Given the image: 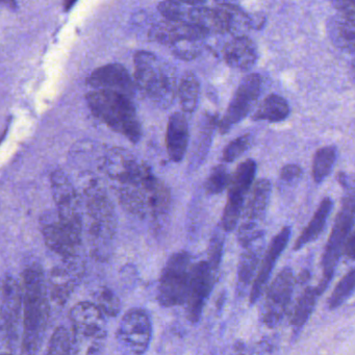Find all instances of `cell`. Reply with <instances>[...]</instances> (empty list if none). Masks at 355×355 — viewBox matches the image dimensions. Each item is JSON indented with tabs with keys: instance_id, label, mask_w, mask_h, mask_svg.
<instances>
[{
	"instance_id": "cell-30",
	"label": "cell",
	"mask_w": 355,
	"mask_h": 355,
	"mask_svg": "<svg viewBox=\"0 0 355 355\" xmlns=\"http://www.w3.org/2000/svg\"><path fill=\"white\" fill-rule=\"evenodd\" d=\"M334 146H325L315 153L313 161V178L315 184H322L331 173L338 157Z\"/></svg>"
},
{
	"instance_id": "cell-34",
	"label": "cell",
	"mask_w": 355,
	"mask_h": 355,
	"mask_svg": "<svg viewBox=\"0 0 355 355\" xmlns=\"http://www.w3.org/2000/svg\"><path fill=\"white\" fill-rule=\"evenodd\" d=\"M95 303L107 317H117L121 311V302L111 288L101 286L94 293Z\"/></svg>"
},
{
	"instance_id": "cell-29",
	"label": "cell",
	"mask_w": 355,
	"mask_h": 355,
	"mask_svg": "<svg viewBox=\"0 0 355 355\" xmlns=\"http://www.w3.org/2000/svg\"><path fill=\"white\" fill-rule=\"evenodd\" d=\"M220 7L224 14L226 33H230L234 37L246 36L248 31L252 28L251 18L236 6L221 3Z\"/></svg>"
},
{
	"instance_id": "cell-23",
	"label": "cell",
	"mask_w": 355,
	"mask_h": 355,
	"mask_svg": "<svg viewBox=\"0 0 355 355\" xmlns=\"http://www.w3.org/2000/svg\"><path fill=\"white\" fill-rule=\"evenodd\" d=\"M168 155L171 161L180 163L187 153L189 144V126L182 113H175L168 122L166 136Z\"/></svg>"
},
{
	"instance_id": "cell-28",
	"label": "cell",
	"mask_w": 355,
	"mask_h": 355,
	"mask_svg": "<svg viewBox=\"0 0 355 355\" xmlns=\"http://www.w3.org/2000/svg\"><path fill=\"white\" fill-rule=\"evenodd\" d=\"M290 105L284 97L272 94L266 97L253 114L255 121L280 122L290 115Z\"/></svg>"
},
{
	"instance_id": "cell-16",
	"label": "cell",
	"mask_w": 355,
	"mask_h": 355,
	"mask_svg": "<svg viewBox=\"0 0 355 355\" xmlns=\"http://www.w3.org/2000/svg\"><path fill=\"white\" fill-rule=\"evenodd\" d=\"M217 275L209 266V261H200L193 266L190 288L187 297V318L191 323L200 320L205 302L211 295Z\"/></svg>"
},
{
	"instance_id": "cell-24",
	"label": "cell",
	"mask_w": 355,
	"mask_h": 355,
	"mask_svg": "<svg viewBox=\"0 0 355 355\" xmlns=\"http://www.w3.org/2000/svg\"><path fill=\"white\" fill-rule=\"evenodd\" d=\"M327 33L334 46L355 51V17L336 14L328 20Z\"/></svg>"
},
{
	"instance_id": "cell-12",
	"label": "cell",
	"mask_w": 355,
	"mask_h": 355,
	"mask_svg": "<svg viewBox=\"0 0 355 355\" xmlns=\"http://www.w3.org/2000/svg\"><path fill=\"white\" fill-rule=\"evenodd\" d=\"M296 277L290 267L284 268L266 291L261 317L263 325L275 328L282 323L292 299Z\"/></svg>"
},
{
	"instance_id": "cell-21",
	"label": "cell",
	"mask_w": 355,
	"mask_h": 355,
	"mask_svg": "<svg viewBox=\"0 0 355 355\" xmlns=\"http://www.w3.org/2000/svg\"><path fill=\"white\" fill-rule=\"evenodd\" d=\"M205 28L188 22L171 21L157 24L149 32V38L161 44L171 45L182 40L202 41L209 35Z\"/></svg>"
},
{
	"instance_id": "cell-2",
	"label": "cell",
	"mask_w": 355,
	"mask_h": 355,
	"mask_svg": "<svg viewBox=\"0 0 355 355\" xmlns=\"http://www.w3.org/2000/svg\"><path fill=\"white\" fill-rule=\"evenodd\" d=\"M24 331L21 352L35 354L40 351L51 315L49 292L44 272L39 263L26 266L24 274Z\"/></svg>"
},
{
	"instance_id": "cell-19",
	"label": "cell",
	"mask_w": 355,
	"mask_h": 355,
	"mask_svg": "<svg viewBox=\"0 0 355 355\" xmlns=\"http://www.w3.org/2000/svg\"><path fill=\"white\" fill-rule=\"evenodd\" d=\"M291 236H292V228L290 226H284L273 239H272L271 244L268 247L266 251L265 257L261 261V267L257 271V277L254 278L252 288H251L250 304H254L261 298L263 291L266 290L268 282H269L270 276L272 271L275 268L279 257H282L286 247L290 242Z\"/></svg>"
},
{
	"instance_id": "cell-3",
	"label": "cell",
	"mask_w": 355,
	"mask_h": 355,
	"mask_svg": "<svg viewBox=\"0 0 355 355\" xmlns=\"http://www.w3.org/2000/svg\"><path fill=\"white\" fill-rule=\"evenodd\" d=\"M89 242L91 253L99 261L110 257L112 242L117 230V216L111 199L98 182H89L85 189Z\"/></svg>"
},
{
	"instance_id": "cell-43",
	"label": "cell",
	"mask_w": 355,
	"mask_h": 355,
	"mask_svg": "<svg viewBox=\"0 0 355 355\" xmlns=\"http://www.w3.org/2000/svg\"><path fill=\"white\" fill-rule=\"evenodd\" d=\"M309 278H311V272H309V270H303V271L299 273L296 282L303 284L304 282H309Z\"/></svg>"
},
{
	"instance_id": "cell-10",
	"label": "cell",
	"mask_w": 355,
	"mask_h": 355,
	"mask_svg": "<svg viewBox=\"0 0 355 355\" xmlns=\"http://www.w3.org/2000/svg\"><path fill=\"white\" fill-rule=\"evenodd\" d=\"M271 192V182L267 178H261L253 184L246 207L243 209L241 217L242 222L236 234L239 244L243 248L263 238V230L261 227V223L265 220Z\"/></svg>"
},
{
	"instance_id": "cell-5",
	"label": "cell",
	"mask_w": 355,
	"mask_h": 355,
	"mask_svg": "<svg viewBox=\"0 0 355 355\" xmlns=\"http://www.w3.org/2000/svg\"><path fill=\"white\" fill-rule=\"evenodd\" d=\"M135 82L159 107H169L175 98V72L155 55L139 51L135 55Z\"/></svg>"
},
{
	"instance_id": "cell-33",
	"label": "cell",
	"mask_w": 355,
	"mask_h": 355,
	"mask_svg": "<svg viewBox=\"0 0 355 355\" xmlns=\"http://www.w3.org/2000/svg\"><path fill=\"white\" fill-rule=\"evenodd\" d=\"M47 353L49 354H76L78 353L73 334L64 326L58 327L53 331L51 340H49Z\"/></svg>"
},
{
	"instance_id": "cell-36",
	"label": "cell",
	"mask_w": 355,
	"mask_h": 355,
	"mask_svg": "<svg viewBox=\"0 0 355 355\" xmlns=\"http://www.w3.org/2000/svg\"><path fill=\"white\" fill-rule=\"evenodd\" d=\"M230 176L227 168L224 165H218L211 169L205 182V192L209 195L221 194L225 189L230 187Z\"/></svg>"
},
{
	"instance_id": "cell-27",
	"label": "cell",
	"mask_w": 355,
	"mask_h": 355,
	"mask_svg": "<svg viewBox=\"0 0 355 355\" xmlns=\"http://www.w3.org/2000/svg\"><path fill=\"white\" fill-rule=\"evenodd\" d=\"M317 286H307L297 300L296 306L291 317V326L294 334H298L311 318L320 296Z\"/></svg>"
},
{
	"instance_id": "cell-22",
	"label": "cell",
	"mask_w": 355,
	"mask_h": 355,
	"mask_svg": "<svg viewBox=\"0 0 355 355\" xmlns=\"http://www.w3.org/2000/svg\"><path fill=\"white\" fill-rule=\"evenodd\" d=\"M224 59L234 69L249 70L257 63V45L248 37H234L224 49Z\"/></svg>"
},
{
	"instance_id": "cell-17",
	"label": "cell",
	"mask_w": 355,
	"mask_h": 355,
	"mask_svg": "<svg viewBox=\"0 0 355 355\" xmlns=\"http://www.w3.org/2000/svg\"><path fill=\"white\" fill-rule=\"evenodd\" d=\"M83 273L84 268L76 257L65 259L63 265L53 268L47 282L51 300L59 305L65 304L76 290Z\"/></svg>"
},
{
	"instance_id": "cell-15",
	"label": "cell",
	"mask_w": 355,
	"mask_h": 355,
	"mask_svg": "<svg viewBox=\"0 0 355 355\" xmlns=\"http://www.w3.org/2000/svg\"><path fill=\"white\" fill-rule=\"evenodd\" d=\"M261 91V78L259 74H250L243 78L239 85L223 119L220 121L222 135L230 132L232 126L242 121L259 101Z\"/></svg>"
},
{
	"instance_id": "cell-25",
	"label": "cell",
	"mask_w": 355,
	"mask_h": 355,
	"mask_svg": "<svg viewBox=\"0 0 355 355\" xmlns=\"http://www.w3.org/2000/svg\"><path fill=\"white\" fill-rule=\"evenodd\" d=\"M245 250L241 254L238 267V288L239 291L245 288L252 282L254 273L257 271L261 254L263 250V238L255 241L249 246L244 247Z\"/></svg>"
},
{
	"instance_id": "cell-32",
	"label": "cell",
	"mask_w": 355,
	"mask_h": 355,
	"mask_svg": "<svg viewBox=\"0 0 355 355\" xmlns=\"http://www.w3.org/2000/svg\"><path fill=\"white\" fill-rule=\"evenodd\" d=\"M355 291V268L351 269L336 284L327 301V307L331 311L342 306Z\"/></svg>"
},
{
	"instance_id": "cell-38",
	"label": "cell",
	"mask_w": 355,
	"mask_h": 355,
	"mask_svg": "<svg viewBox=\"0 0 355 355\" xmlns=\"http://www.w3.org/2000/svg\"><path fill=\"white\" fill-rule=\"evenodd\" d=\"M224 241H225V239H224L223 232L218 230L214 232L211 242H209V259H207V261H209V266L215 272L216 275L219 271L220 263H221L222 257H223Z\"/></svg>"
},
{
	"instance_id": "cell-1",
	"label": "cell",
	"mask_w": 355,
	"mask_h": 355,
	"mask_svg": "<svg viewBox=\"0 0 355 355\" xmlns=\"http://www.w3.org/2000/svg\"><path fill=\"white\" fill-rule=\"evenodd\" d=\"M103 171L128 213L140 219L157 220L169 211L171 198L167 187L130 151L121 147L107 150Z\"/></svg>"
},
{
	"instance_id": "cell-46",
	"label": "cell",
	"mask_w": 355,
	"mask_h": 355,
	"mask_svg": "<svg viewBox=\"0 0 355 355\" xmlns=\"http://www.w3.org/2000/svg\"><path fill=\"white\" fill-rule=\"evenodd\" d=\"M76 0H66L65 1V10H69L70 8L72 7V6L74 5V3H76Z\"/></svg>"
},
{
	"instance_id": "cell-14",
	"label": "cell",
	"mask_w": 355,
	"mask_h": 355,
	"mask_svg": "<svg viewBox=\"0 0 355 355\" xmlns=\"http://www.w3.org/2000/svg\"><path fill=\"white\" fill-rule=\"evenodd\" d=\"M1 291V338L7 352L13 353L19 340L24 294L19 284L11 275L3 278Z\"/></svg>"
},
{
	"instance_id": "cell-44",
	"label": "cell",
	"mask_w": 355,
	"mask_h": 355,
	"mask_svg": "<svg viewBox=\"0 0 355 355\" xmlns=\"http://www.w3.org/2000/svg\"><path fill=\"white\" fill-rule=\"evenodd\" d=\"M176 1L184 5L193 6V7H202L207 0H176Z\"/></svg>"
},
{
	"instance_id": "cell-41",
	"label": "cell",
	"mask_w": 355,
	"mask_h": 355,
	"mask_svg": "<svg viewBox=\"0 0 355 355\" xmlns=\"http://www.w3.org/2000/svg\"><path fill=\"white\" fill-rule=\"evenodd\" d=\"M330 1L338 14L355 17V0H330Z\"/></svg>"
},
{
	"instance_id": "cell-39",
	"label": "cell",
	"mask_w": 355,
	"mask_h": 355,
	"mask_svg": "<svg viewBox=\"0 0 355 355\" xmlns=\"http://www.w3.org/2000/svg\"><path fill=\"white\" fill-rule=\"evenodd\" d=\"M199 40H182L170 45L173 53L182 59L192 60L199 55L200 51Z\"/></svg>"
},
{
	"instance_id": "cell-48",
	"label": "cell",
	"mask_w": 355,
	"mask_h": 355,
	"mask_svg": "<svg viewBox=\"0 0 355 355\" xmlns=\"http://www.w3.org/2000/svg\"><path fill=\"white\" fill-rule=\"evenodd\" d=\"M216 1H219V3H223V1H225V0H216Z\"/></svg>"
},
{
	"instance_id": "cell-8",
	"label": "cell",
	"mask_w": 355,
	"mask_h": 355,
	"mask_svg": "<svg viewBox=\"0 0 355 355\" xmlns=\"http://www.w3.org/2000/svg\"><path fill=\"white\" fill-rule=\"evenodd\" d=\"M193 266L191 255L186 251H180L170 257L157 286V301L162 306H180L186 303Z\"/></svg>"
},
{
	"instance_id": "cell-9",
	"label": "cell",
	"mask_w": 355,
	"mask_h": 355,
	"mask_svg": "<svg viewBox=\"0 0 355 355\" xmlns=\"http://www.w3.org/2000/svg\"><path fill=\"white\" fill-rule=\"evenodd\" d=\"M83 222L62 218L57 211H46L40 220L45 244L64 259L76 257L82 245Z\"/></svg>"
},
{
	"instance_id": "cell-31",
	"label": "cell",
	"mask_w": 355,
	"mask_h": 355,
	"mask_svg": "<svg viewBox=\"0 0 355 355\" xmlns=\"http://www.w3.org/2000/svg\"><path fill=\"white\" fill-rule=\"evenodd\" d=\"M199 91H200V85L196 76L191 72L184 74L178 87V95H180V105L186 113H192L196 109Z\"/></svg>"
},
{
	"instance_id": "cell-35",
	"label": "cell",
	"mask_w": 355,
	"mask_h": 355,
	"mask_svg": "<svg viewBox=\"0 0 355 355\" xmlns=\"http://www.w3.org/2000/svg\"><path fill=\"white\" fill-rule=\"evenodd\" d=\"M193 6L178 3L176 0H165L159 6V11L164 17L171 21L188 22L190 24Z\"/></svg>"
},
{
	"instance_id": "cell-18",
	"label": "cell",
	"mask_w": 355,
	"mask_h": 355,
	"mask_svg": "<svg viewBox=\"0 0 355 355\" xmlns=\"http://www.w3.org/2000/svg\"><path fill=\"white\" fill-rule=\"evenodd\" d=\"M51 184L58 214L65 219L84 221L80 213V196L68 174L64 170H55L51 174Z\"/></svg>"
},
{
	"instance_id": "cell-42",
	"label": "cell",
	"mask_w": 355,
	"mask_h": 355,
	"mask_svg": "<svg viewBox=\"0 0 355 355\" xmlns=\"http://www.w3.org/2000/svg\"><path fill=\"white\" fill-rule=\"evenodd\" d=\"M344 254L347 259L355 261V230L350 232L345 245Z\"/></svg>"
},
{
	"instance_id": "cell-20",
	"label": "cell",
	"mask_w": 355,
	"mask_h": 355,
	"mask_svg": "<svg viewBox=\"0 0 355 355\" xmlns=\"http://www.w3.org/2000/svg\"><path fill=\"white\" fill-rule=\"evenodd\" d=\"M87 84L95 90L113 91L130 98L134 96L137 85L128 70L119 64H110L95 70L89 76Z\"/></svg>"
},
{
	"instance_id": "cell-11",
	"label": "cell",
	"mask_w": 355,
	"mask_h": 355,
	"mask_svg": "<svg viewBox=\"0 0 355 355\" xmlns=\"http://www.w3.org/2000/svg\"><path fill=\"white\" fill-rule=\"evenodd\" d=\"M257 170L255 161L248 159L239 165L232 176L228 187L227 201L222 216L221 226L226 232L234 230L242 217L245 199L254 184Z\"/></svg>"
},
{
	"instance_id": "cell-7",
	"label": "cell",
	"mask_w": 355,
	"mask_h": 355,
	"mask_svg": "<svg viewBox=\"0 0 355 355\" xmlns=\"http://www.w3.org/2000/svg\"><path fill=\"white\" fill-rule=\"evenodd\" d=\"M355 221V195L348 194L343 198L340 211L336 216L329 236L323 257H322V275L321 282L317 286L320 294L325 292L327 286L334 278L336 266L340 257L344 253L345 245L349 234L352 232Z\"/></svg>"
},
{
	"instance_id": "cell-37",
	"label": "cell",
	"mask_w": 355,
	"mask_h": 355,
	"mask_svg": "<svg viewBox=\"0 0 355 355\" xmlns=\"http://www.w3.org/2000/svg\"><path fill=\"white\" fill-rule=\"evenodd\" d=\"M252 144V137L251 135H243L239 138L234 139L224 148L222 153V162L230 164L236 161L243 153H246Z\"/></svg>"
},
{
	"instance_id": "cell-26",
	"label": "cell",
	"mask_w": 355,
	"mask_h": 355,
	"mask_svg": "<svg viewBox=\"0 0 355 355\" xmlns=\"http://www.w3.org/2000/svg\"><path fill=\"white\" fill-rule=\"evenodd\" d=\"M332 209H334V201L330 197H325L320 203L319 207L315 211L313 217L311 218L309 225L303 230L302 234L297 239L294 245L295 251L300 250L303 247L319 238L320 234L323 232L324 228H325Z\"/></svg>"
},
{
	"instance_id": "cell-45",
	"label": "cell",
	"mask_w": 355,
	"mask_h": 355,
	"mask_svg": "<svg viewBox=\"0 0 355 355\" xmlns=\"http://www.w3.org/2000/svg\"><path fill=\"white\" fill-rule=\"evenodd\" d=\"M3 3L10 9L15 10L17 8V3H16L15 0H3Z\"/></svg>"
},
{
	"instance_id": "cell-4",
	"label": "cell",
	"mask_w": 355,
	"mask_h": 355,
	"mask_svg": "<svg viewBox=\"0 0 355 355\" xmlns=\"http://www.w3.org/2000/svg\"><path fill=\"white\" fill-rule=\"evenodd\" d=\"M87 103L93 115L114 132L135 144L141 140L142 128L130 97L113 91L96 90L87 95Z\"/></svg>"
},
{
	"instance_id": "cell-13",
	"label": "cell",
	"mask_w": 355,
	"mask_h": 355,
	"mask_svg": "<svg viewBox=\"0 0 355 355\" xmlns=\"http://www.w3.org/2000/svg\"><path fill=\"white\" fill-rule=\"evenodd\" d=\"M153 325L145 309H130L120 321L116 340L120 350L128 354H143L150 344Z\"/></svg>"
},
{
	"instance_id": "cell-47",
	"label": "cell",
	"mask_w": 355,
	"mask_h": 355,
	"mask_svg": "<svg viewBox=\"0 0 355 355\" xmlns=\"http://www.w3.org/2000/svg\"><path fill=\"white\" fill-rule=\"evenodd\" d=\"M351 76L354 78L355 82V60L352 62V64H351Z\"/></svg>"
},
{
	"instance_id": "cell-40",
	"label": "cell",
	"mask_w": 355,
	"mask_h": 355,
	"mask_svg": "<svg viewBox=\"0 0 355 355\" xmlns=\"http://www.w3.org/2000/svg\"><path fill=\"white\" fill-rule=\"evenodd\" d=\"M303 172L300 166L296 164H286L280 170V180L286 184H295L297 180H300Z\"/></svg>"
},
{
	"instance_id": "cell-6",
	"label": "cell",
	"mask_w": 355,
	"mask_h": 355,
	"mask_svg": "<svg viewBox=\"0 0 355 355\" xmlns=\"http://www.w3.org/2000/svg\"><path fill=\"white\" fill-rule=\"evenodd\" d=\"M105 315L96 303L84 301L72 307L69 319L78 353L83 352V345H87V354L103 352L107 334Z\"/></svg>"
}]
</instances>
